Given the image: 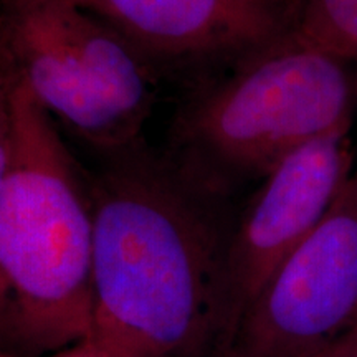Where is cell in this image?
Here are the masks:
<instances>
[{"instance_id": "5b68a950", "label": "cell", "mask_w": 357, "mask_h": 357, "mask_svg": "<svg viewBox=\"0 0 357 357\" xmlns=\"http://www.w3.org/2000/svg\"><path fill=\"white\" fill-rule=\"evenodd\" d=\"M356 331L357 167L250 305L229 357H319Z\"/></svg>"}, {"instance_id": "ba28073f", "label": "cell", "mask_w": 357, "mask_h": 357, "mask_svg": "<svg viewBox=\"0 0 357 357\" xmlns=\"http://www.w3.org/2000/svg\"><path fill=\"white\" fill-rule=\"evenodd\" d=\"M284 29L357 65V0H287Z\"/></svg>"}, {"instance_id": "6da1fadb", "label": "cell", "mask_w": 357, "mask_h": 357, "mask_svg": "<svg viewBox=\"0 0 357 357\" xmlns=\"http://www.w3.org/2000/svg\"><path fill=\"white\" fill-rule=\"evenodd\" d=\"M93 331L136 357H229L231 227L213 195L141 147L89 182Z\"/></svg>"}, {"instance_id": "4fadbf2b", "label": "cell", "mask_w": 357, "mask_h": 357, "mask_svg": "<svg viewBox=\"0 0 357 357\" xmlns=\"http://www.w3.org/2000/svg\"><path fill=\"white\" fill-rule=\"evenodd\" d=\"M0 357H12L6 349H3L2 344H0Z\"/></svg>"}, {"instance_id": "277c9868", "label": "cell", "mask_w": 357, "mask_h": 357, "mask_svg": "<svg viewBox=\"0 0 357 357\" xmlns=\"http://www.w3.org/2000/svg\"><path fill=\"white\" fill-rule=\"evenodd\" d=\"M70 0H0V66L53 121L119 154L136 147L155 105L146 55Z\"/></svg>"}, {"instance_id": "3957f363", "label": "cell", "mask_w": 357, "mask_h": 357, "mask_svg": "<svg viewBox=\"0 0 357 357\" xmlns=\"http://www.w3.org/2000/svg\"><path fill=\"white\" fill-rule=\"evenodd\" d=\"M357 65L284 29L178 116V171L213 195L263 178L307 142L351 129Z\"/></svg>"}, {"instance_id": "8fae6325", "label": "cell", "mask_w": 357, "mask_h": 357, "mask_svg": "<svg viewBox=\"0 0 357 357\" xmlns=\"http://www.w3.org/2000/svg\"><path fill=\"white\" fill-rule=\"evenodd\" d=\"M319 357H357V331Z\"/></svg>"}, {"instance_id": "8992f818", "label": "cell", "mask_w": 357, "mask_h": 357, "mask_svg": "<svg viewBox=\"0 0 357 357\" xmlns=\"http://www.w3.org/2000/svg\"><path fill=\"white\" fill-rule=\"evenodd\" d=\"M351 129L307 142L276 164L231 227L227 257L230 346L250 305L321 222L354 171Z\"/></svg>"}, {"instance_id": "30bf717a", "label": "cell", "mask_w": 357, "mask_h": 357, "mask_svg": "<svg viewBox=\"0 0 357 357\" xmlns=\"http://www.w3.org/2000/svg\"><path fill=\"white\" fill-rule=\"evenodd\" d=\"M45 357H136L124 347L91 333L73 344L61 347Z\"/></svg>"}, {"instance_id": "9c48e42d", "label": "cell", "mask_w": 357, "mask_h": 357, "mask_svg": "<svg viewBox=\"0 0 357 357\" xmlns=\"http://www.w3.org/2000/svg\"><path fill=\"white\" fill-rule=\"evenodd\" d=\"M12 86V75L0 66V197L6 189L13 158Z\"/></svg>"}, {"instance_id": "7a4b0ae2", "label": "cell", "mask_w": 357, "mask_h": 357, "mask_svg": "<svg viewBox=\"0 0 357 357\" xmlns=\"http://www.w3.org/2000/svg\"><path fill=\"white\" fill-rule=\"evenodd\" d=\"M12 106L13 158L0 197V344L12 357H45L93 331L91 194L55 121L15 79Z\"/></svg>"}, {"instance_id": "52a82bcc", "label": "cell", "mask_w": 357, "mask_h": 357, "mask_svg": "<svg viewBox=\"0 0 357 357\" xmlns=\"http://www.w3.org/2000/svg\"><path fill=\"white\" fill-rule=\"evenodd\" d=\"M144 55L245 53L287 26V0H96V12Z\"/></svg>"}, {"instance_id": "7c38bea8", "label": "cell", "mask_w": 357, "mask_h": 357, "mask_svg": "<svg viewBox=\"0 0 357 357\" xmlns=\"http://www.w3.org/2000/svg\"><path fill=\"white\" fill-rule=\"evenodd\" d=\"M70 2L77 3V6L86 8V10L96 12V0H70Z\"/></svg>"}]
</instances>
